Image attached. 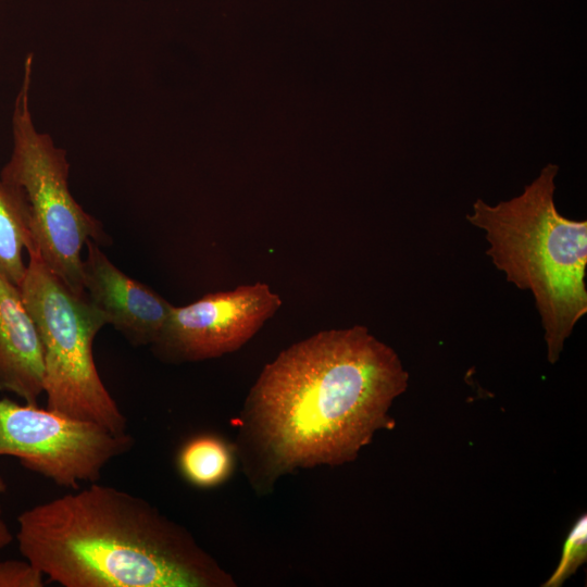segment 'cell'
Here are the masks:
<instances>
[{"mask_svg":"<svg viewBox=\"0 0 587 587\" xmlns=\"http://www.w3.org/2000/svg\"><path fill=\"white\" fill-rule=\"evenodd\" d=\"M18 285L42 345L47 408L125 433L126 417L103 385L92 345L107 324L86 294L77 295L33 251Z\"/></svg>","mask_w":587,"mask_h":587,"instance_id":"obj_5","label":"cell"},{"mask_svg":"<svg viewBox=\"0 0 587 587\" xmlns=\"http://www.w3.org/2000/svg\"><path fill=\"white\" fill-rule=\"evenodd\" d=\"M43 577L26 559L0 561V587H42Z\"/></svg>","mask_w":587,"mask_h":587,"instance_id":"obj_13","label":"cell"},{"mask_svg":"<svg viewBox=\"0 0 587 587\" xmlns=\"http://www.w3.org/2000/svg\"><path fill=\"white\" fill-rule=\"evenodd\" d=\"M82 283L90 302L107 323L134 345L154 344L170 314V304L148 286L118 270L93 240L86 242Z\"/></svg>","mask_w":587,"mask_h":587,"instance_id":"obj_8","label":"cell"},{"mask_svg":"<svg viewBox=\"0 0 587 587\" xmlns=\"http://www.w3.org/2000/svg\"><path fill=\"white\" fill-rule=\"evenodd\" d=\"M587 559V519L586 515L580 517L573 525L569 533L561 553L560 562L542 585L546 587H559L570 576H572Z\"/></svg>","mask_w":587,"mask_h":587,"instance_id":"obj_12","label":"cell"},{"mask_svg":"<svg viewBox=\"0 0 587 587\" xmlns=\"http://www.w3.org/2000/svg\"><path fill=\"white\" fill-rule=\"evenodd\" d=\"M409 374L365 326L320 332L282 351L250 390L252 442L275 477L296 467L353 461L380 429Z\"/></svg>","mask_w":587,"mask_h":587,"instance_id":"obj_1","label":"cell"},{"mask_svg":"<svg viewBox=\"0 0 587 587\" xmlns=\"http://www.w3.org/2000/svg\"><path fill=\"white\" fill-rule=\"evenodd\" d=\"M5 490H7V484L3 477L0 475V498L4 494ZM0 514H1V501H0Z\"/></svg>","mask_w":587,"mask_h":587,"instance_id":"obj_15","label":"cell"},{"mask_svg":"<svg viewBox=\"0 0 587 587\" xmlns=\"http://www.w3.org/2000/svg\"><path fill=\"white\" fill-rule=\"evenodd\" d=\"M558 171L549 163L521 195L496 205L477 199L467 215L484 230L494 265L508 282L533 294L551 364L587 313V222L557 210Z\"/></svg>","mask_w":587,"mask_h":587,"instance_id":"obj_3","label":"cell"},{"mask_svg":"<svg viewBox=\"0 0 587 587\" xmlns=\"http://www.w3.org/2000/svg\"><path fill=\"white\" fill-rule=\"evenodd\" d=\"M33 249L24 213L0 179V272L17 287L26 271L24 252Z\"/></svg>","mask_w":587,"mask_h":587,"instance_id":"obj_10","label":"cell"},{"mask_svg":"<svg viewBox=\"0 0 587 587\" xmlns=\"http://www.w3.org/2000/svg\"><path fill=\"white\" fill-rule=\"evenodd\" d=\"M178 467L192 485L208 488L222 483L232 470L228 445L212 435H201L187 441L178 454Z\"/></svg>","mask_w":587,"mask_h":587,"instance_id":"obj_11","label":"cell"},{"mask_svg":"<svg viewBox=\"0 0 587 587\" xmlns=\"http://www.w3.org/2000/svg\"><path fill=\"white\" fill-rule=\"evenodd\" d=\"M282 303L264 283L207 294L188 305H172L153 346L162 357L175 361L221 357L250 340Z\"/></svg>","mask_w":587,"mask_h":587,"instance_id":"obj_7","label":"cell"},{"mask_svg":"<svg viewBox=\"0 0 587 587\" xmlns=\"http://www.w3.org/2000/svg\"><path fill=\"white\" fill-rule=\"evenodd\" d=\"M43 353L20 289L0 272V391L27 403L43 394Z\"/></svg>","mask_w":587,"mask_h":587,"instance_id":"obj_9","label":"cell"},{"mask_svg":"<svg viewBox=\"0 0 587 587\" xmlns=\"http://www.w3.org/2000/svg\"><path fill=\"white\" fill-rule=\"evenodd\" d=\"M34 65L30 52L24 60L14 98L12 149L0 179L24 213L33 251L72 291L84 295L82 250L88 240L101 241L103 232L99 221L87 213L70 191L66 151L35 124L30 108Z\"/></svg>","mask_w":587,"mask_h":587,"instance_id":"obj_4","label":"cell"},{"mask_svg":"<svg viewBox=\"0 0 587 587\" xmlns=\"http://www.w3.org/2000/svg\"><path fill=\"white\" fill-rule=\"evenodd\" d=\"M22 555L64 587H229L232 577L184 527L145 499L91 486L17 517Z\"/></svg>","mask_w":587,"mask_h":587,"instance_id":"obj_2","label":"cell"},{"mask_svg":"<svg viewBox=\"0 0 587 587\" xmlns=\"http://www.w3.org/2000/svg\"><path fill=\"white\" fill-rule=\"evenodd\" d=\"M13 536L8 525L0 519V550L12 541Z\"/></svg>","mask_w":587,"mask_h":587,"instance_id":"obj_14","label":"cell"},{"mask_svg":"<svg viewBox=\"0 0 587 587\" xmlns=\"http://www.w3.org/2000/svg\"><path fill=\"white\" fill-rule=\"evenodd\" d=\"M133 444L126 433L95 422L0 399V457H14L59 486L77 489L80 483H96L104 466Z\"/></svg>","mask_w":587,"mask_h":587,"instance_id":"obj_6","label":"cell"}]
</instances>
